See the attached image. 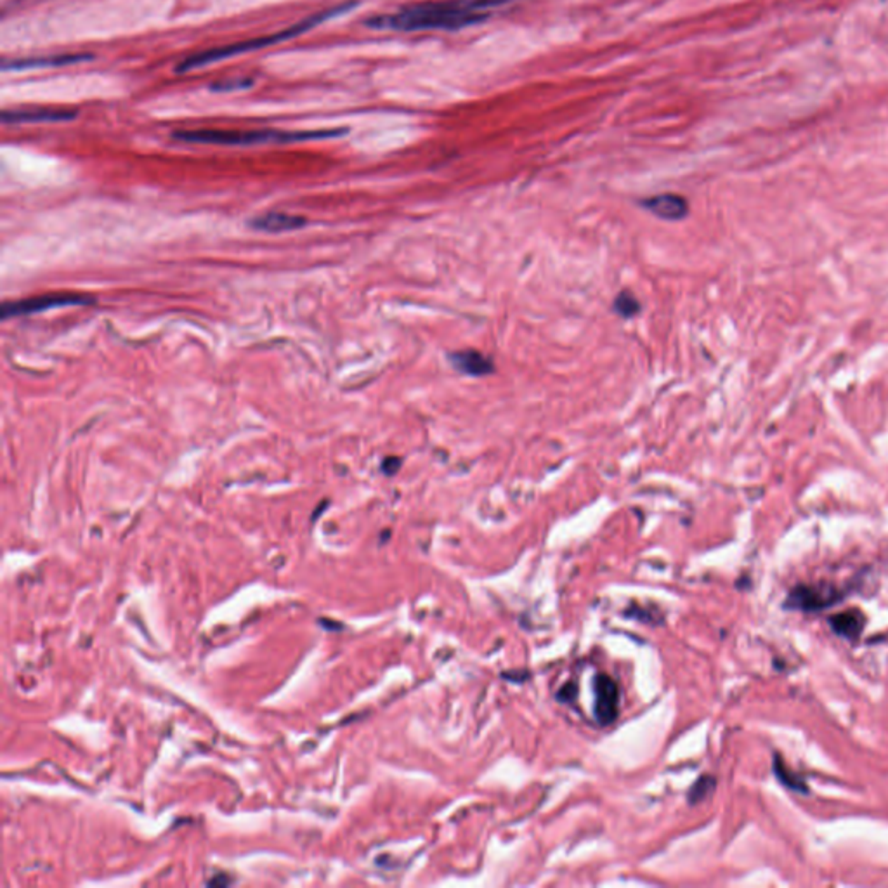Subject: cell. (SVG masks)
Returning <instances> with one entry per match:
<instances>
[{"label":"cell","instance_id":"1","mask_svg":"<svg viewBox=\"0 0 888 888\" xmlns=\"http://www.w3.org/2000/svg\"><path fill=\"white\" fill-rule=\"evenodd\" d=\"M513 2L517 0H427L363 23L370 30L384 32H458L492 20L494 11Z\"/></svg>","mask_w":888,"mask_h":888},{"label":"cell","instance_id":"2","mask_svg":"<svg viewBox=\"0 0 888 888\" xmlns=\"http://www.w3.org/2000/svg\"><path fill=\"white\" fill-rule=\"evenodd\" d=\"M357 5H359L357 0H346V2L332 5L328 9L317 11L315 15H311V16L298 21L296 24L285 28V30H279V32L273 34V35H262V37H257V39L243 40V42H237V44H231V45H222V47L200 51V53H195V54L186 56L184 60L179 61L174 72L176 73H190V72L205 68V66L214 64V63H219V61L231 60V58L239 56V54L254 53V51H259V49L273 47V45L283 44L287 40L296 39V37L302 35V34L311 32L313 28H317V24H321L325 21L334 20V18L342 16V15H347L349 11H353Z\"/></svg>","mask_w":888,"mask_h":888},{"label":"cell","instance_id":"3","mask_svg":"<svg viewBox=\"0 0 888 888\" xmlns=\"http://www.w3.org/2000/svg\"><path fill=\"white\" fill-rule=\"evenodd\" d=\"M349 129H325V131H218V129H195L176 131L172 139L190 144H214V146H259V144H290L306 141L342 138Z\"/></svg>","mask_w":888,"mask_h":888},{"label":"cell","instance_id":"4","mask_svg":"<svg viewBox=\"0 0 888 888\" xmlns=\"http://www.w3.org/2000/svg\"><path fill=\"white\" fill-rule=\"evenodd\" d=\"M91 302L93 300L89 297L77 296V294H47L28 300H20V302H5L0 313H2V319H7V317H23V315H35L54 307L85 306Z\"/></svg>","mask_w":888,"mask_h":888},{"label":"cell","instance_id":"5","mask_svg":"<svg viewBox=\"0 0 888 888\" xmlns=\"http://www.w3.org/2000/svg\"><path fill=\"white\" fill-rule=\"evenodd\" d=\"M845 593L828 585H798L795 587L785 602L786 608L798 611L814 612L826 610L836 602L844 600Z\"/></svg>","mask_w":888,"mask_h":888},{"label":"cell","instance_id":"6","mask_svg":"<svg viewBox=\"0 0 888 888\" xmlns=\"http://www.w3.org/2000/svg\"><path fill=\"white\" fill-rule=\"evenodd\" d=\"M593 694H595V705H593V715L600 726H610L616 717H618V686L610 675L599 673L593 678Z\"/></svg>","mask_w":888,"mask_h":888},{"label":"cell","instance_id":"7","mask_svg":"<svg viewBox=\"0 0 888 888\" xmlns=\"http://www.w3.org/2000/svg\"><path fill=\"white\" fill-rule=\"evenodd\" d=\"M94 60V54L89 53H70V54H54V56H37V58H21V60L2 61L4 72H24V70H42V68H60Z\"/></svg>","mask_w":888,"mask_h":888},{"label":"cell","instance_id":"8","mask_svg":"<svg viewBox=\"0 0 888 888\" xmlns=\"http://www.w3.org/2000/svg\"><path fill=\"white\" fill-rule=\"evenodd\" d=\"M652 216L663 220H682L689 216V201L677 193H661L640 201Z\"/></svg>","mask_w":888,"mask_h":888},{"label":"cell","instance_id":"9","mask_svg":"<svg viewBox=\"0 0 888 888\" xmlns=\"http://www.w3.org/2000/svg\"><path fill=\"white\" fill-rule=\"evenodd\" d=\"M79 117L75 110H5L2 113V122L9 125H21V123H63V122H72Z\"/></svg>","mask_w":888,"mask_h":888},{"label":"cell","instance_id":"10","mask_svg":"<svg viewBox=\"0 0 888 888\" xmlns=\"http://www.w3.org/2000/svg\"><path fill=\"white\" fill-rule=\"evenodd\" d=\"M448 359L452 363L456 372L469 376H492L494 372V361L490 356L474 351V349H465V351H454L448 355Z\"/></svg>","mask_w":888,"mask_h":888},{"label":"cell","instance_id":"11","mask_svg":"<svg viewBox=\"0 0 888 888\" xmlns=\"http://www.w3.org/2000/svg\"><path fill=\"white\" fill-rule=\"evenodd\" d=\"M829 627L838 637L855 640L866 629V616L861 610H849L829 616Z\"/></svg>","mask_w":888,"mask_h":888},{"label":"cell","instance_id":"12","mask_svg":"<svg viewBox=\"0 0 888 888\" xmlns=\"http://www.w3.org/2000/svg\"><path fill=\"white\" fill-rule=\"evenodd\" d=\"M256 231H266V233H283V231H294L307 224V220L298 216L290 214H281V212H271L266 216H259L249 222Z\"/></svg>","mask_w":888,"mask_h":888},{"label":"cell","instance_id":"13","mask_svg":"<svg viewBox=\"0 0 888 888\" xmlns=\"http://www.w3.org/2000/svg\"><path fill=\"white\" fill-rule=\"evenodd\" d=\"M642 306L632 290H621L612 304V311L623 319H632L640 313Z\"/></svg>","mask_w":888,"mask_h":888},{"label":"cell","instance_id":"14","mask_svg":"<svg viewBox=\"0 0 888 888\" xmlns=\"http://www.w3.org/2000/svg\"><path fill=\"white\" fill-rule=\"evenodd\" d=\"M774 772H776V777H777V779H779V781H781V783H783L786 788L796 791V793H809L807 785H805L802 779H798V777H796L793 772H790V769H786V766H785V762L781 760V756H779V755H776V756H774Z\"/></svg>","mask_w":888,"mask_h":888},{"label":"cell","instance_id":"15","mask_svg":"<svg viewBox=\"0 0 888 888\" xmlns=\"http://www.w3.org/2000/svg\"><path fill=\"white\" fill-rule=\"evenodd\" d=\"M715 786H717V779L713 776H701L689 791V804L696 805L707 800L711 791L715 790Z\"/></svg>","mask_w":888,"mask_h":888},{"label":"cell","instance_id":"16","mask_svg":"<svg viewBox=\"0 0 888 888\" xmlns=\"http://www.w3.org/2000/svg\"><path fill=\"white\" fill-rule=\"evenodd\" d=\"M254 85V79L250 77H237V79L220 80L210 85V91L214 93H237L245 91Z\"/></svg>","mask_w":888,"mask_h":888},{"label":"cell","instance_id":"17","mask_svg":"<svg viewBox=\"0 0 888 888\" xmlns=\"http://www.w3.org/2000/svg\"><path fill=\"white\" fill-rule=\"evenodd\" d=\"M401 464H403V460L399 456H387L382 462V473L385 475H395L401 469Z\"/></svg>","mask_w":888,"mask_h":888},{"label":"cell","instance_id":"18","mask_svg":"<svg viewBox=\"0 0 888 888\" xmlns=\"http://www.w3.org/2000/svg\"><path fill=\"white\" fill-rule=\"evenodd\" d=\"M574 694H576L574 686H572V684H568V686H564V688L559 691V694H557V699H559V701H562V703H571L572 699H574Z\"/></svg>","mask_w":888,"mask_h":888},{"label":"cell","instance_id":"19","mask_svg":"<svg viewBox=\"0 0 888 888\" xmlns=\"http://www.w3.org/2000/svg\"><path fill=\"white\" fill-rule=\"evenodd\" d=\"M228 883H229V880H226L224 876H222V878H218V880H210V882H209V885H228Z\"/></svg>","mask_w":888,"mask_h":888}]
</instances>
